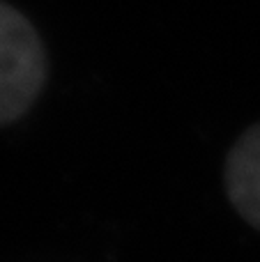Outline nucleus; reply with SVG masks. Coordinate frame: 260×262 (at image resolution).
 I'll use <instances>...</instances> for the list:
<instances>
[{
    "mask_svg": "<svg viewBox=\"0 0 260 262\" xmlns=\"http://www.w3.org/2000/svg\"><path fill=\"white\" fill-rule=\"evenodd\" d=\"M46 81V53L35 26L0 0V127L26 115Z\"/></svg>",
    "mask_w": 260,
    "mask_h": 262,
    "instance_id": "nucleus-1",
    "label": "nucleus"
},
{
    "mask_svg": "<svg viewBox=\"0 0 260 262\" xmlns=\"http://www.w3.org/2000/svg\"><path fill=\"white\" fill-rule=\"evenodd\" d=\"M226 189L235 209L260 230V124L244 131L230 149Z\"/></svg>",
    "mask_w": 260,
    "mask_h": 262,
    "instance_id": "nucleus-2",
    "label": "nucleus"
}]
</instances>
